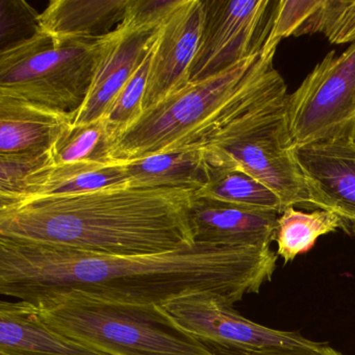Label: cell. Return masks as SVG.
I'll use <instances>...</instances> for the list:
<instances>
[{"instance_id": "6da1fadb", "label": "cell", "mask_w": 355, "mask_h": 355, "mask_svg": "<svg viewBox=\"0 0 355 355\" xmlns=\"http://www.w3.org/2000/svg\"><path fill=\"white\" fill-rule=\"evenodd\" d=\"M277 257L271 247L205 243L161 254L115 257L0 236V294L33 301L78 290L105 300L161 306L202 292L234 306L272 279Z\"/></svg>"}, {"instance_id": "7a4b0ae2", "label": "cell", "mask_w": 355, "mask_h": 355, "mask_svg": "<svg viewBox=\"0 0 355 355\" xmlns=\"http://www.w3.org/2000/svg\"><path fill=\"white\" fill-rule=\"evenodd\" d=\"M195 191L128 184L0 205V236L115 257L161 254L195 244Z\"/></svg>"}, {"instance_id": "3957f363", "label": "cell", "mask_w": 355, "mask_h": 355, "mask_svg": "<svg viewBox=\"0 0 355 355\" xmlns=\"http://www.w3.org/2000/svg\"><path fill=\"white\" fill-rule=\"evenodd\" d=\"M276 51L243 60L230 69L188 86L141 114L112 145L114 163L165 151L203 146L220 130L257 105L286 96V85L273 67Z\"/></svg>"}, {"instance_id": "277c9868", "label": "cell", "mask_w": 355, "mask_h": 355, "mask_svg": "<svg viewBox=\"0 0 355 355\" xmlns=\"http://www.w3.org/2000/svg\"><path fill=\"white\" fill-rule=\"evenodd\" d=\"M47 325L111 355H221L175 323L159 305L116 302L69 290L33 301Z\"/></svg>"}, {"instance_id": "5b68a950", "label": "cell", "mask_w": 355, "mask_h": 355, "mask_svg": "<svg viewBox=\"0 0 355 355\" xmlns=\"http://www.w3.org/2000/svg\"><path fill=\"white\" fill-rule=\"evenodd\" d=\"M286 96L266 101L236 118L203 146L211 163L238 168L269 187L284 209L311 207L286 120Z\"/></svg>"}, {"instance_id": "8992f818", "label": "cell", "mask_w": 355, "mask_h": 355, "mask_svg": "<svg viewBox=\"0 0 355 355\" xmlns=\"http://www.w3.org/2000/svg\"><path fill=\"white\" fill-rule=\"evenodd\" d=\"M101 40L55 41L38 28L0 53V96L73 114L88 95Z\"/></svg>"}, {"instance_id": "52a82bcc", "label": "cell", "mask_w": 355, "mask_h": 355, "mask_svg": "<svg viewBox=\"0 0 355 355\" xmlns=\"http://www.w3.org/2000/svg\"><path fill=\"white\" fill-rule=\"evenodd\" d=\"M295 147L355 141V42L330 51L284 99Z\"/></svg>"}, {"instance_id": "ba28073f", "label": "cell", "mask_w": 355, "mask_h": 355, "mask_svg": "<svg viewBox=\"0 0 355 355\" xmlns=\"http://www.w3.org/2000/svg\"><path fill=\"white\" fill-rule=\"evenodd\" d=\"M276 5L271 0H205V24L190 83L217 76L263 53Z\"/></svg>"}, {"instance_id": "9c48e42d", "label": "cell", "mask_w": 355, "mask_h": 355, "mask_svg": "<svg viewBox=\"0 0 355 355\" xmlns=\"http://www.w3.org/2000/svg\"><path fill=\"white\" fill-rule=\"evenodd\" d=\"M159 307L182 329L209 345L263 349L303 346L313 342L299 332L273 329L250 321L211 293H193Z\"/></svg>"}, {"instance_id": "30bf717a", "label": "cell", "mask_w": 355, "mask_h": 355, "mask_svg": "<svg viewBox=\"0 0 355 355\" xmlns=\"http://www.w3.org/2000/svg\"><path fill=\"white\" fill-rule=\"evenodd\" d=\"M161 24L142 21L128 12L119 26L101 39L88 95L71 114L72 124L92 123L103 118L153 49Z\"/></svg>"}, {"instance_id": "8fae6325", "label": "cell", "mask_w": 355, "mask_h": 355, "mask_svg": "<svg viewBox=\"0 0 355 355\" xmlns=\"http://www.w3.org/2000/svg\"><path fill=\"white\" fill-rule=\"evenodd\" d=\"M205 16V0H180L164 18L153 43L143 112L188 86Z\"/></svg>"}, {"instance_id": "7c38bea8", "label": "cell", "mask_w": 355, "mask_h": 355, "mask_svg": "<svg viewBox=\"0 0 355 355\" xmlns=\"http://www.w3.org/2000/svg\"><path fill=\"white\" fill-rule=\"evenodd\" d=\"M311 207L330 211L340 230L355 236V141H331L295 147Z\"/></svg>"}, {"instance_id": "4fadbf2b", "label": "cell", "mask_w": 355, "mask_h": 355, "mask_svg": "<svg viewBox=\"0 0 355 355\" xmlns=\"http://www.w3.org/2000/svg\"><path fill=\"white\" fill-rule=\"evenodd\" d=\"M279 215L195 193L189 211L194 242L220 246L271 247Z\"/></svg>"}, {"instance_id": "5bb4252c", "label": "cell", "mask_w": 355, "mask_h": 355, "mask_svg": "<svg viewBox=\"0 0 355 355\" xmlns=\"http://www.w3.org/2000/svg\"><path fill=\"white\" fill-rule=\"evenodd\" d=\"M0 355H111L68 338L43 320L35 303L0 302Z\"/></svg>"}, {"instance_id": "9a60e30c", "label": "cell", "mask_w": 355, "mask_h": 355, "mask_svg": "<svg viewBox=\"0 0 355 355\" xmlns=\"http://www.w3.org/2000/svg\"><path fill=\"white\" fill-rule=\"evenodd\" d=\"M130 0H53L38 28L55 41L99 40L128 16Z\"/></svg>"}, {"instance_id": "2e32d148", "label": "cell", "mask_w": 355, "mask_h": 355, "mask_svg": "<svg viewBox=\"0 0 355 355\" xmlns=\"http://www.w3.org/2000/svg\"><path fill=\"white\" fill-rule=\"evenodd\" d=\"M70 123L71 114L0 96V155L49 150Z\"/></svg>"}, {"instance_id": "e0dca14e", "label": "cell", "mask_w": 355, "mask_h": 355, "mask_svg": "<svg viewBox=\"0 0 355 355\" xmlns=\"http://www.w3.org/2000/svg\"><path fill=\"white\" fill-rule=\"evenodd\" d=\"M121 164L130 180L128 186L132 188H182L197 192L209 178L207 149L201 145Z\"/></svg>"}, {"instance_id": "ac0fdd59", "label": "cell", "mask_w": 355, "mask_h": 355, "mask_svg": "<svg viewBox=\"0 0 355 355\" xmlns=\"http://www.w3.org/2000/svg\"><path fill=\"white\" fill-rule=\"evenodd\" d=\"M123 164H82L41 170L19 197L10 203L42 197L65 196L128 184Z\"/></svg>"}, {"instance_id": "d6986e66", "label": "cell", "mask_w": 355, "mask_h": 355, "mask_svg": "<svg viewBox=\"0 0 355 355\" xmlns=\"http://www.w3.org/2000/svg\"><path fill=\"white\" fill-rule=\"evenodd\" d=\"M209 164V182L195 192L196 196L278 214L284 211L277 194L246 172L232 166Z\"/></svg>"}, {"instance_id": "ffe728a7", "label": "cell", "mask_w": 355, "mask_h": 355, "mask_svg": "<svg viewBox=\"0 0 355 355\" xmlns=\"http://www.w3.org/2000/svg\"><path fill=\"white\" fill-rule=\"evenodd\" d=\"M338 230H340V220L330 211L318 209L306 213L288 207L280 214L276 224V254L284 263H291L298 255L309 252L320 236Z\"/></svg>"}, {"instance_id": "44dd1931", "label": "cell", "mask_w": 355, "mask_h": 355, "mask_svg": "<svg viewBox=\"0 0 355 355\" xmlns=\"http://www.w3.org/2000/svg\"><path fill=\"white\" fill-rule=\"evenodd\" d=\"M113 142L103 118L92 123H70L49 149L53 166L114 163L110 157Z\"/></svg>"}, {"instance_id": "7402d4cb", "label": "cell", "mask_w": 355, "mask_h": 355, "mask_svg": "<svg viewBox=\"0 0 355 355\" xmlns=\"http://www.w3.org/2000/svg\"><path fill=\"white\" fill-rule=\"evenodd\" d=\"M153 49L145 58L138 69L122 87L109 109L103 116L113 136L114 141L118 135L130 128L143 113V101L146 90L147 78L150 67ZM114 143V142H113Z\"/></svg>"}, {"instance_id": "603a6c76", "label": "cell", "mask_w": 355, "mask_h": 355, "mask_svg": "<svg viewBox=\"0 0 355 355\" xmlns=\"http://www.w3.org/2000/svg\"><path fill=\"white\" fill-rule=\"evenodd\" d=\"M320 33L331 44L355 42V0H320L305 35Z\"/></svg>"}, {"instance_id": "cb8c5ba5", "label": "cell", "mask_w": 355, "mask_h": 355, "mask_svg": "<svg viewBox=\"0 0 355 355\" xmlns=\"http://www.w3.org/2000/svg\"><path fill=\"white\" fill-rule=\"evenodd\" d=\"M53 166L51 151L0 155V205L15 200L41 170Z\"/></svg>"}, {"instance_id": "d4e9b609", "label": "cell", "mask_w": 355, "mask_h": 355, "mask_svg": "<svg viewBox=\"0 0 355 355\" xmlns=\"http://www.w3.org/2000/svg\"><path fill=\"white\" fill-rule=\"evenodd\" d=\"M320 0H279L274 11L271 31L263 53L276 51L282 39L305 35L309 18L319 6Z\"/></svg>"}, {"instance_id": "484cf974", "label": "cell", "mask_w": 355, "mask_h": 355, "mask_svg": "<svg viewBox=\"0 0 355 355\" xmlns=\"http://www.w3.org/2000/svg\"><path fill=\"white\" fill-rule=\"evenodd\" d=\"M0 15H1V49L6 45L8 39L12 38L16 33L24 28V24L38 26L37 13L26 1L15 0H1L0 1Z\"/></svg>"}, {"instance_id": "4316f807", "label": "cell", "mask_w": 355, "mask_h": 355, "mask_svg": "<svg viewBox=\"0 0 355 355\" xmlns=\"http://www.w3.org/2000/svg\"><path fill=\"white\" fill-rule=\"evenodd\" d=\"M221 355H344L328 344L311 342L309 345L294 347H268L263 349H240L216 346Z\"/></svg>"}]
</instances>
